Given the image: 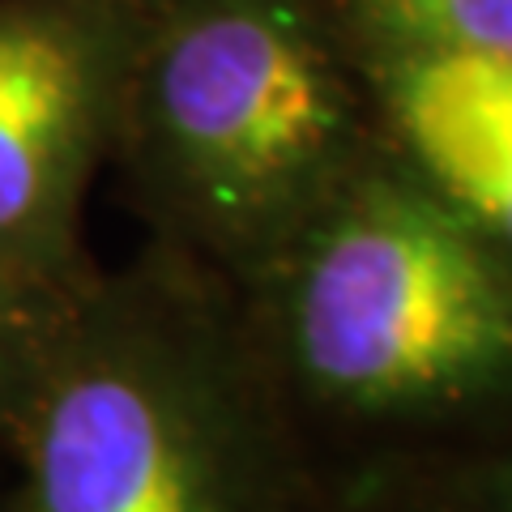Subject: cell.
<instances>
[{"label": "cell", "instance_id": "obj_1", "mask_svg": "<svg viewBox=\"0 0 512 512\" xmlns=\"http://www.w3.org/2000/svg\"><path fill=\"white\" fill-rule=\"evenodd\" d=\"M312 474L239 295L146 239L52 329L0 453V512H291Z\"/></svg>", "mask_w": 512, "mask_h": 512}, {"label": "cell", "instance_id": "obj_2", "mask_svg": "<svg viewBox=\"0 0 512 512\" xmlns=\"http://www.w3.org/2000/svg\"><path fill=\"white\" fill-rule=\"evenodd\" d=\"M235 295L312 466L325 436L512 423V256L380 146Z\"/></svg>", "mask_w": 512, "mask_h": 512}, {"label": "cell", "instance_id": "obj_3", "mask_svg": "<svg viewBox=\"0 0 512 512\" xmlns=\"http://www.w3.org/2000/svg\"><path fill=\"white\" fill-rule=\"evenodd\" d=\"M376 150L333 0H150L111 163L146 239L231 291Z\"/></svg>", "mask_w": 512, "mask_h": 512}, {"label": "cell", "instance_id": "obj_4", "mask_svg": "<svg viewBox=\"0 0 512 512\" xmlns=\"http://www.w3.org/2000/svg\"><path fill=\"white\" fill-rule=\"evenodd\" d=\"M141 9L128 0H0V278L73 295L99 265L86 197L111 163Z\"/></svg>", "mask_w": 512, "mask_h": 512}, {"label": "cell", "instance_id": "obj_5", "mask_svg": "<svg viewBox=\"0 0 512 512\" xmlns=\"http://www.w3.org/2000/svg\"><path fill=\"white\" fill-rule=\"evenodd\" d=\"M376 146L512 256V56L355 52Z\"/></svg>", "mask_w": 512, "mask_h": 512}, {"label": "cell", "instance_id": "obj_6", "mask_svg": "<svg viewBox=\"0 0 512 512\" xmlns=\"http://www.w3.org/2000/svg\"><path fill=\"white\" fill-rule=\"evenodd\" d=\"M350 52L512 56V0H333Z\"/></svg>", "mask_w": 512, "mask_h": 512}, {"label": "cell", "instance_id": "obj_7", "mask_svg": "<svg viewBox=\"0 0 512 512\" xmlns=\"http://www.w3.org/2000/svg\"><path fill=\"white\" fill-rule=\"evenodd\" d=\"M77 295V291H73ZM73 295H39L0 278V453L18 427L43 350Z\"/></svg>", "mask_w": 512, "mask_h": 512}, {"label": "cell", "instance_id": "obj_8", "mask_svg": "<svg viewBox=\"0 0 512 512\" xmlns=\"http://www.w3.org/2000/svg\"><path fill=\"white\" fill-rule=\"evenodd\" d=\"M427 487V483H423ZM427 512H512V423L500 436L448 461L427 487Z\"/></svg>", "mask_w": 512, "mask_h": 512}, {"label": "cell", "instance_id": "obj_9", "mask_svg": "<svg viewBox=\"0 0 512 512\" xmlns=\"http://www.w3.org/2000/svg\"><path fill=\"white\" fill-rule=\"evenodd\" d=\"M291 512H384V508H372V495H350V487L342 491V487H333V483H325V474H312V483H308V491L295 500V508ZM393 512V508H389Z\"/></svg>", "mask_w": 512, "mask_h": 512}, {"label": "cell", "instance_id": "obj_10", "mask_svg": "<svg viewBox=\"0 0 512 512\" xmlns=\"http://www.w3.org/2000/svg\"><path fill=\"white\" fill-rule=\"evenodd\" d=\"M128 5H137V9H141V5H150V0H128Z\"/></svg>", "mask_w": 512, "mask_h": 512}]
</instances>
